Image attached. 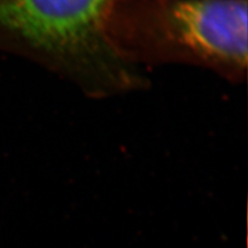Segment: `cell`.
Returning a JSON list of instances; mask_svg holds the SVG:
<instances>
[{
	"instance_id": "1",
	"label": "cell",
	"mask_w": 248,
	"mask_h": 248,
	"mask_svg": "<svg viewBox=\"0 0 248 248\" xmlns=\"http://www.w3.org/2000/svg\"><path fill=\"white\" fill-rule=\"evenodd\" d=\"M115 0H0V52L70 83L86 97L145 90L150 80L122 58L107 32Z\"/></svg>"
},
{
	"instance_id": "2",
	"label": "cell",
	"mask_w": 248,
	"mask_h": 248,
	"mask_svg": "<svg viewBox=\"0 0 248 248\" xmlns=\"http://www.w3.org/2000/svg\"><path fill=\"white\" fill-rule=\"evenodd\" d=\"M247 0H115L107 32L136 67H199L234 84L246 79Z\"/></svg>"
}]
</instances>
